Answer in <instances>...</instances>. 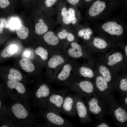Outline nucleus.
I'll use <instances>...</instances> for the list:
<instances>
[{"instance_id": "obj_1", "label": "nucleus", "mask_w": 127, "mask_h": 127, "mask_svg": "<svg viewBox=\"0 0 127 127\" xmlns=\"http://www.w3.org/2000/svg\"><path fill=\"white\" fill-rule=\"evenodd\" d=\"M85 102L89 113L93 115L96 119L103 118L108 114L107 103L96 91L89 98L85 99Z\"/></svg>"}, {"instance_id": "obj_2", "label": "nucleus", "mask_w": 127, "mask_h": 127, "mask_svg": "<svg viewBox=\"0 0 127 127\" xmlns=\"http://www.w3.org/2000/svg\"><path fill=\"white\" fill-rule=\"evenodd\" d=\"M95 85L96 92L105 100L110 108L115 100L114 89L100 75L96 78Z\"/></svg>"}, {"instance_id": "obj_3", "label": "nucleus", "mask_w": 127, "mask_h": 127, "mask_svg": "<svg viewBox=\"0 0 127 127\" xmlns=\"http://www.w3.org/2000/svg\"><path fill=\"white\" fill-rule=\"evenodd\" d=\"M40 115L45 120L46 126L49 127H71L75 125L60 114L52 110L46 109L41 111Z\"/></svg>"}, {"instance_id": "obj_4", "label": "nucleus", "mask_w": 127, "mask_h": 127, "mask_svg": "<svg viewBox=\"0 0 127 127\" xmlns=\"http://www.w3.org/2000/svg\"><path fill=\"white\" fill-rule=\"evenodd\" d=\"M54 90L45 83L41 84L34 90L33 100L34 106L40 108L41 111L46 109L48 99Z\"/></svg>"}, {"instance_id": "obj_5", "label": "nucleus", "mask_w": 127, "mask_h": 127, "mask_svg": "<svg viewBox=\"0 0 127 127\" xmlns=\"http://www.w3.org/2000/svg\"><path fill=\"white\" fill-rule=\"evenodd\" d=\"M73 91L82 97L88 99L96 92L95 85L88 80H81L75 82L66 89Z\"/></svg>"}, {"instance_id": "obj_6", "label": "nucleus", "mask_w": 127, "mask_h": 127, "mask_svg": "<svg viewBox=\"0 0 127 127\" xmlns=\"http://www.w3.org/2000/svg\"><path fill=\"white\" fill-rule=\"evenodd\" d=\"M68 91L66 89L58 91L54 90L48 99L46 109L60 114L61 113L62 105Z\"/></svg>"}, {"instance_id": "obj_7", "label": "nucleus", "mask_w": 127, "mask_h": 127, "mask_svg": "<svg viewBox=\"0 0 127 127\" xmlns=\"http://www.w3.org/2000/svg\"><path fill=\"white\" fill-rule=\"evenodd\" d=\"M108 114L112 117L117 126L127 127V111L115 100L110 107Z\"/></svg>"}, {"instance_id": "obj_8", "label": "nucleus", "mask_w": 127, "mask_h": 127, "mask_svg": "<svg viewBox=\"0 0 127 127\" xmlns=\"http://www.w3.org/2000/svg\"><path fill=\"white\" fill-rule=\"evenodd\" d=\"M73 96L75 100L76 113L79 117L80 124L88 123L92 122L82 97L77 94L74 95Z\"/></svg>"}, {"instance_id": "obj_9", "label": "nucleus", "mask_w": 127, "mask_h": 127, "mask_svg": "<svg viewBox=\"0 0 127 127\" xmlns=\"http://www.w3.org/2000/svg\"><path fill=\"white\" fill-rule=\"evenodd\" d=\"M118 0H96L91 5L89 10V15L95 17L99 15L108 7L117 4Z\"/></svg>"}, {"instance_id": "obj_10", "label": "nucleus", "mask_w": 127, "mask_h": 127, "mask_svg": "<svg viewBox=\"0 0 127 127\" xmlns=\"http://www.w3.org/2000/svg\"><path fill=\"white\" fill-rule=\"evenodd\" d=\"M11 110L12 116L17 121H25L29 117V116L33 115L31 113L29 114L24 106L19 103L13 104L11 106Z\"/></svg>"}, {"instance_id": "obj_11", "label": "nucleus", "mask_w": 127, "mask_h": 127, "mask_svg": "<svg viewBox=\"0 0 127 127\" xmlns=\"http://www.w3.org/2000/svg\"><path fill=\"white\" fill-rule=\"evenodd\" d=\"M61 113L71 117L75 116L76 113L74 99L71 94L66 95L65 98L62 106Z\"/></svg>"}, {"instance_id": "obj_12", "label": "nucleus", "mask_w": 127, "mask_h": 127, "mask_svg": "<svg viewBox=\"0 0 127 127\" xmlns=\"http://www.w3.org/2000/svg\"><path fill=\"white\" fill-rule=\"evenodd\" d=\"M102 28L105 32L111 35H121L122 34L123 30L121 25L114 21L104 23L102 25Z\"/></svg>"}, {"instance_id": "obj_13", "label": "nucleus", "mask_w": 127, "mask_h": 127, "mask_svg": "<svg viewBox=\"0 0 127 127\" xmlns=\"http://www.w3.org/2000/svg\"><path fill=\"white\" fill-rule=\"evenodd\" d=\"M7 84L8 88L10 89H15L18 94L24 95L25 94L27 90L24 85L19 81L8 80Z\"/></svg>"}, {"instance_id": "obj_14", "label": "nucleus", "mask_w": 127, "mask_h": 127, "mask_svg": "<svg viewBox=\"0 0 127 127\" xmlns=\"http://www.w3.org/2000/svg\"><path fill=\"white\" fill-rule=\"evenodd\" d=\"M114 91L116 90L123 96L127 95V79L123 78L120 79L117 85L115 86Z\"/></svg>"}, {"instance_id": "obj_15", "label": "nucleus", "mask_w": 127, "mask_h": 127, "mask_svg": "<svg viewBox=\"0 0 127 127\" xmlns=\"http://www.w3.org/2000/svg\"><path fill=\"white\" fill-rule=\"evenodd\" d=\"M71 45L72 48L69 49L68 51L70 56L75 58H79L81 57L83 53L80 45L74 42L72 43Z\"/></svg>"}, {"instance_id": "obj_16", "label": "nucleus", "mask_w": 127, "mask_h": 127, "mask_svg": "<svg viewBox=\"0 0 127 127\" xmlns=\"http://www.w3.org/2000/svg\"><path fill=\"white\" fill-rule=\"evenodd\" d=\"M45 41L48 44L52 45L58 44L59 42L58 38L53 32L50 31L45 34L43 36Z\"/></svg>"}, {"instance_id": "obj_17", "label": "nucleus", "mask_w": 127, "mask_h": 127, "mask_svg": "<svg viewBox=\"0 0 127 127\" xmlns=\"http://www.w3.org/2000/svg\"><path fill=\"white\" fill-rule=\"evenodd\" d=\"M17 50L18 47L16 45H10L2 50L0 53V56L3 58L9 57L15 54Z\"/></svg>"}, {"instance_id": "obj_18", "label": "nucleus", "mask_w": 127, "mask_h": 127, "mask_svg": "<svg viewBox=\"0 0 127 127\" xmlns=\"http://www.w3.org/2000/svg\"><path fill=\"white\" fill-rule=\"evenodd\" d=\"M19 63L22 68L26 72H31L35 69V67L33 63L26 59H21Z\"/></svg>"}, {"instance_id": "obj_19", "label": "nucleus", "mask_w": 127, "mask_h": 127, "mask_svg": "<svg viewBox=\"0 0 127 127\" xmlns=\"http://www.w3.org/2000/svg\"><path fill=\"white\" fill-rule=\"evenodd\" d=\"M71 69V67L70 64L65 65L62 71L58 75V79L62 81L66 80L70 76Z\"/></svg>"}, {"instance_id": "obj_20", "label": "nucleus", "mask_w": 127, "mask_h": 127, "mask_svg": "<svg viewBox=\"0 0 127 127\" xmlns=\"http://www.w3.org/2000/svg\"><path fill=\"white\" fill-rule=\"evenodd\" d=\"M39 21L35 26V29L37 34L41 35L47 32L48 28L43 19H39Z\"/></svg>"}, {"instance_id": "obj_21", "label": "nucleus", "mask_w": 127, "mask_h": 127, "mask_svg": "<svg viewBox=\"0 0 127 127\" xmlns=\"http://www.w3.org/2000/svg\"><path fill=\"white\" fill-rule=\"evenodd\" d=\"M64 62V60L61 56L59 55H55L49 60L48 64L50 67L54 68L58 65L62 64Z\"/></svg>"}, {"instance_id": "obj_22", "label": "nucleus", "mask_w": 127, "mask_h": 127, "mask_svg": "<svg viewBox=\"0 0 127 127\" xmlns=\"http://www.w3.org/2000/svg\"><path fill=\"white\" fill-rule=\"evenodd\" d=\"M8 80L20 81L22 78L20 72L14 68L10 69L7 77Z\"/></svg>"}, {"instance_id": "obj_23", "label": "nucleus", "mask_w": 127, "mask_h": 127, "mask_svg": "<svg viewBox=\"0 0 127 127\" xmlns=\"http://www.w3.org/2000/svg\"><path fill=\"white\" fill-rule=\"evenodd\" d=\"M16 29V34L22 40L24 39L28 36L29 30L24 25L21 24Z\"/></svg>"}, {"instance_id": "obj_24", "label": "nucleus", "mask_w": 127, "mask_h": 127, "mask_svg": "<svg viewBox=\"0 0 127 127\" xmlns=\"http://www.w3.org/2000/svg\"><path fill=\"white\" fill-rule=\"evenodd\" d=\"M99 71L101 76L108 83L111 82L112 77L111 74L108 69L103 65L99 67Z\"/></svg>"}, {"instance_id": "obj_25", "label": "nucleus", "mask_w": 127, "mask_h": 127, "mask_svg": "<svg viewBox=\"0 0 127 127\" xmlns=\"http://www.w3.org/2000/svg\"><path fill=\"white\" fill-rule=\"evenodd\" d=\"M122 54L119 52H116L109 56L108 64L109 66L114 65L121 61L123 59Z\"/></svg>"}, {"instance_id": "obj_26", "label": "nucleus", "mask_w": 127, "mask_h": 127, "mask_svg": "<svg viewBox=\"0 0 127 127\" xmlns=\"http://www.w3.org/2000/svg\"><path fill=\"white\" fill-rule=\"evenodd\" d=\"M57 36L60 39L63 40L67 38V40L69 42L73 41L75 39L74 36L73 34L68 32L65 29H63L61 31L59 32Z\"/></svg>"}, {"instance_id": "obj_27", "label": "nucleus", "mask_w": 127, "mask_h": 127, "mask_svg": "<svg viewBox=\"0 0 127 127\" xmlns=\"http://www.w3.org/2000/svg\"><path fill=\"white\" fill-rule=\"evenodd\" d=\"M80 74L82 76L89 79L93 78L94 74L90 68L85 67H81L79 70Z\"/></svg>"}, {"instance_id": "obj_28", "label": "nucleus", "mask_w": 127, "mask_h": 127, "mask_svg": "<svg viewBox=\"0 0 127 127\" xmlns=\"http://www.w3.org/2000/svg\"><path fill=\"white\" fill-rule=\"evenodd\" d=\"M94 45L99 49H103L106 48L107 46V42L103 39L99 38H94L93 40Z\"/></svg>"}, {"instance_id": "obj_29", "label": "nucleus", "mask_w": 127, "mask_h": 127, "mask_svg": "<svg viewBox=\"0 0 127 127\" xmlns=\"http://www.w3.org/2000/svg\"><path fill=\"white\" fill-rule=\"evenodd\" d=\"M35 51L36 53L40 56L43 60H45L48 59V52L47 50L43 48L38 47L36 48Z\"/></svg>"}, {"instance_id": "obj_30", "label": "nucleus", "mask_w": 127, "mask_h": 127, "mask_svg": "<svg viewBox=\"0 0 127 127\" xmlns=\"http://www.w3.org/2000/svg\"><path fill=\"white\" fill-rule=\"evenodd\" d=\"M92 34V31L91 29L87 28L80 30L78 32V36L80 37L83 36L84 39L85 40H89L90 36Z\"/></svg>"}, {"instance_id": "obj_31", "label": "nucleus", "mask_w": 127, "mask_h": 127, "mask_svg": "<svg viewBox=\"0 0 127 127\" xmlns=\"http://www.w3.org/2000/svg\"><path fill=\"white\" fill-rule=\"evenodd\" d=\"M61 14L63 17V22L66 24H70L71 23V20L66 8L64 7L63 8Z\"/></svg>"}, {"instance_id": "obj_32", "label": "nucleus", "mask_w": 127, "mask_h": 127, "mask_svg": "<svg viewBox=\"0 0 127 127\" xmlns=\"http://www.w3.org/2000/svg\"><path fill=\"white\" fill-rule=\"evenodd\" d=\"M98 122L94 126L95 127H111V123L105 119L104 118L99 119Z\"/></svg>"}, {"instance_id": "obj_33", "label": "nucleus", "mask_w": 127, "mask_h": 127, "mask_svg": "<svg viewBox=\"0 0 127 127\" xmlns=\"http://www.w3.org/2000/svg\"><path fill=\"white\" fill-rule=\"evenodd\" d=\"M67 11L71 19V23L73 24H75L77 20L75 17V12L74 9L71 8H68Z\"/></svg>"}, {"instance_id": "obj_34", "label": "nucleus", "mask_w": 127, "mask_h": 127, "mask_svg": "<svg viewBox=\"0 0 127 127\" xmlns=\"http://www.w3.org/2000/svg\"><path fill=\"white\" fill-rule=\"evenodd\" d=\"M20 24L19 20L16 18H14L11 20L8 25L9 27L11 29H16Z\"/></svg>"}, {"instance_id": "obj_35", "label": "nucleus", "mask_w": 127, "mask_h": 127, "mask_svg": "<svg viewBox=\"0 0 127 127\" xmlns=\"http://www.w3.org/2000/svg\"><path fill=\"white\" fill-rule=\"evenodd\" d=\"M9 28V25L6 20L4 18H0V34L2 33L4 28Z\"/></svg>"}, {"instance_id": "obj_36", "label": "nucleus", "mask_w": 127, "mask_h": 127, "mask_svg": "<svg viewBox=\"0 0 127 127\" xmlns=\"http://www.w3.org/2000/svg\"><path fill=\"white\" fill-rule=\"evenodd\" d=\"M58 0H46L44 4L47 7H50L53 6L56 3Z\"/></svg>"}, {"instance_id": "obj_37", "label": "nucleus", "mask_w": 127, "mask_h": 127, "mask_svg": "<svg viewBox=\"0 0 127 127\" xmlns=\"http://www.w3.org/2000/svg\"><path fill=\"white\" fill-rule=\"evenodd\" d=\"M121 100V105L127 111V95L123 96Z\"/></svg>"}, {"instance_id": "obj_38", "label": "nucleus", "mask_w": 127, "mask_h": 127, "mask_svg": "<svg viewBox=\"0 0 127 127\" xmlns=\"http://www.w3.org/2000/svg\"><path fill=\"white\" fill-rule=\"evenodd\" d=\"M10 2L8 0H0V7L4 8L8 7Z\"/></svg>"}, {"instance_id": "obj_39", "label": "nucleus", "mask_w": 127, "mask_h": 127, "mask_svg": "<svg viewBox=\"0 0 127 127\" xmlns=\"http://www.w3.org/2000/svg\"><path fill=\"white\" fill-rule=\"evenodd\" d=\"M7 96V93L5 90L2 88L0 87V98L3 99Z\"/></svg>"}, {"instance_id": "obj_40", "label": "nucleus", "mask_w": 127, "mask_h": 127, "mask_svg": "<svg viewBox=\"0 0 127 127\" xmlns=\"http://www.w3.org/2000/svg\"><path fill=\"white\" fill-rule=\"evenodd\" d=\"M67 2L70 4L75 5L78 4L81 0H67Z\"/></svg>"}, {"instance_id": "obj_41", "label": "nucleus", "mask_w": 127, "mask_h": 127, "mask_svg": "<svg viewBox=\"0 0 127 127\" xmlns=\"http://www.w3.org/2000/svg\"><path fill=\"white\" fill-rule=\"evenodd\" d=\"M31 54V52L30 50H25L23 53V55L25 57L28 58L30 57Z\"/></svg>"}, {"instance_id": "obj_42", "label": "nucleus", "mask_w": 127, "mask_h": 127, "mask_svg": "<svg viewBox=\"0 0 127 127\" xmlns=\"http://www.w3.org/2000/svg\"><path fill=\"white\" fill-rule=\"evenodd\" d=\"M96 0H84V2L87 4H91Z\"/></svg>"}, {"instance_id": "obj_43", "label": "nucleus", "mask_w": 127, "mask_h": 127, "mask_svg": "<svg viewBox=\"0 0 127 127\" xmlns=\"http://www.w3.org/2000/svg\"><path fill=\"white\" fill-rule=\"evenodd\" d=\"M0 99V111H1L3 109V106L2 102Z\"/></svg>"}, {"instance_id": "obj_44", "label": "nucleus", "mask_w": 127, "mask_h": 127, "mask_svg": "<svg viewBox=\"0 0 127 127\" xmlns=\"http://www.w3.org/2000/svg\"><path fill=\"white\" fill-rule=\"evenodd\" d=\"M125 52L126 55H127V46H126L125 47Z\"/></svg>"}]
</instances>
